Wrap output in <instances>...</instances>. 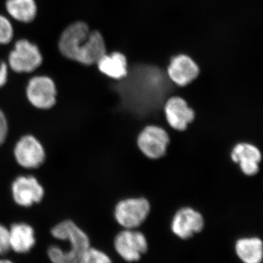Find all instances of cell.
Listing matches in <instances>:
<instances>
[{"mask_svg":"<svg viewBox=\"0 0 263 263\" xmlns=\"http://www.w3.org/2000/svg\"><path fill=\"white\" fill-rule=\"evenodd\" d=\"M151 212V205L144 197L123 199L114 207L115 220L124 229H137L146 220Z\"/></svg>","mask_w":263,"mask_h":263,"instance_id":"obj_5","label":"cell"},{"mask_svg":"<svg viewBox=\"0 0 263 263\" xmlns=\"http://www.w3.org/2000/svg\"><path fill=\"white\" fill-rule=\"evenodd\" d=\"M200 69L196 62L185 54L173 57L167 70L170 80L179 86L191 84L198 77Z\"/></svg>","mask_w":263,"mask_h":263,"instance_id":"obj_12","label":"cell"},{"mask_svg":"<svg viewBox=\"0 0 263 263\" xmlns=\"http://www.w3.org/2000/svg\"><path fill=\"white\" fill-rule=\"evenodd\" d=\"M77 263H114L108 254L98 249H86Z\"/></svg>","mask_w":263,"mask_h":263,"instance_id":"obj_19","label":"cell"},{"mask_svg":"<svg viewBox=\"0 0 263 263\" xmlns=\"http://www.w3.org/2000/svg\"><path fill=\"white\" fill-rule=\"evenodd\" d=\"M10 249L9 230L0 223V255L6 254Z\"/></svg>","mask_w":263,"mask_h":263,"instance_id":"obj_21","label":"cell"},{"mask_svg":"<svg viewBox=\"0 0 263 263\" xmlns=\"http://www.w3.org/2000/svg\"><path fill=\"white\" fill-rule=\"evenodd\" d=\"M262 241L257 236L240 238L235 241V252L243 263H262Z\"/></svg>","mask_w":263,"mask_h":263,"instance_id":"obj_17","label":"cell"},{"mask_svg":"<svg viewBox=\"0 0 263 263\" xmlns=\"http://www.w3.org/2000/svg\"><path fill=\"white\" fill-rule=\"evenodd\" d=\"M9 122L5 112L0 108V141L5 143L9 134Z\"/></svg>","mask_w":263,"mask_h":263,"instance_id":"obj_22","label":"cell"},{"mask_svg":"<svg viewBox=\"0 0 263 263\" xmlns=\"http://www.w3.org/2000/svg\"><path fill=\"white\" fill-rule=\"evenodd\" d=\"M205 227V219L200 212L193 208L183 207L176 212L171 229L180 239L188 240L200 233Z\"/></svg>","mask_w":263,"mask_h":263,"instance_id":"obj_10","label":"cell"},{"mask_svg":"<svg viewBox=\"0 0 263 263\" xmlns=\"http://www.w3.org/2000/svg\"><path fill=\"white\" fill-rule=\"evenodd\" d=\"M164 117L170 127L175 130H186L195 119V110L189 106L187 102L180 97H171L164 105Z\"/></svg>","mask_w":263,"mask_h":263,"instance_id":"obj_11","label":"cell"},{"mask_svg":"<svg viewBox=\"0 0 263 263\" xmlns=\"http://www.w3.org/2000/svg\"><path fill=\"white\" fill-rule=\"evenodd\" d=\"M5 10L10 18L22 24H30L37 18L36 0H6Z\"/></svg>","mask_w":263,"mask_h":263,"instance_id":"obj_18","label":"cell"},{"mask_svg":"<svg viewBox=\"0 0 263 263\" xmlns=\"http://www.w3.org/2000/svg\"><path fill=\"white\" fill-rule=\"evenodd\" d=\"M90 32L89 25L83 21H76L66 27L58 41V50L62 56L76 62V57Z\"/></svg>","mask_w":263,"mask_h":263,"instance_id":"obj_9","label":"cell"},{"mask_svg":"<svg viewBox=\"0 0 263 263\" xmlns=\"http://www.w3.org/2000/svg\"><path fill=\"white\" fill-rule=\"evenodd\" d=\"M51 234L57 240L68 243V248L53 245L48 249V256L53 263H77L83 253L90 247L87 234L70 219L62 221L52 228Z\"/></svg>","mask_w":263,"mask_h":263,"instance_id":"obj_1","label":"cell"},{"mask_svg":"<svg viewBox=\"0 0 263 263\" xmlns=\"http://www.w3.org/2000/svg\"><path fill=\"white\" fill-rule=\"evenodd\" d=\"M9 67L7 62L0 61V89L4 87L9 77Z\"/></svg>","mask_w":263,"mask_h":263,"instance_id":"obj_23","label":"cell"},{"mask_svg":"<svg viewBox=\"0 0 263 263\" xmlns=\"http://www.w3.org/2000/svg\"><path fill=\"white\" fill-rule=\"evenodd\" d=\"M9 230L10 248L16 253L29 252L36 243L35 232L30 224L26 222H16Z\"/></svg>","mask_w":263,"mask_h":263,"instance_id":"obj_15","label":"cell"},{"mask_svg":"<svg viewBox=\"0 0 263 263\" xmlns=\"http://www.w3.org/2000/svg\"><path fill=\"white\" fill-rule=\"evenodd\" d=\"M7 63L10 70L15 73H32L42 66L43 53L37 44L22 38L15 43Z\"/></svg>","mask_w":263,"mask_h":263,"instance_id":"obj_2","label":"cell"},{"mask_svg":"<svg viewBox=\"0 0 263 263\" xmlns=\"http://www.w3.org/2000/svg\"><path fill=\"white\" fill-rule=\"evenodd\" d=\"M170 141L165 129L151 124L143 128L137 137V146L146 158L156 160L165 155Z\"/></svg>","mask_w":263,"mask_h":263,"instance_id":"obj_8","label":"cell"},{"mask_svg":"<svg viewBox=\"0 0 263 263\" xmlns=\"http://www.w3.org/2000/svg\"><path fill=\"white\" fill-rule=\"evenodd\" d=\"M117 253L127 262H138L148 252L146 235L137 229H124L116 235L114 241Z\"/></svg>","mask_w":263,"mask_h":263,"instance_id":"obj_7","label":"cell"},{"mask_svg":"<svg viewBox=\"0 0 263 263\" xmlns=\"http://www.w3.org/2000/svg\"><path fill=\"white\" fill-rule=\"evenodd\" d=\"M10 193L15 205L30 208L43 201L46 190L36 176L23 174L19 175L12 181Z\"/></svg>","mask_w":263,"mask_h":263,"instance_id":"obj_6","label":"cell"},{"mask_svg":"<svg viewBox=\"0 0 263 263\" xmlns=\"http://www.w3.org/2000/svg\"><path fill=\"white\" fill-rule=\"evenodd\" d=\"M14 27L10 19L0 13V46H5L13 41Z\"/></svg>","mask_w":263,"mask_h":263,"instance_id":"obj_20","label":"cell"},{"mask_svg":"<svg viewBox=\"0 0 263 263\" xmlns=\"http://www.w3.org/2000/svg\"><path fill=\"white\" fill-rule=\"evenodd\" d=\"M230 159L235 164H239L240 170L245 176H255L259 172L262 154L252 143L240 142L233 147Z\"/></svg>","mask_w":263,"mask_h":263,"instance_id":"obj_13","label":"cell"},{"mask_svg":"<svg viewBox=\"0 0 263 263\" xmlns=\"http://www.w3.org/2000/svg\"><path fill=\"white\" fill-rule=\"evenodd\" d=\"M96 65L102 74L113 80H122L129 74L127 57L120 52L105 53Z\"/></svg>","mask_w":263,"mask_h":263,"instance_id":"obj_16","label":"cell"},{"mask_svg":"<svg viewBox=\"0 0 263 263\" xmlns=\"http://www.w3.org/2000/svg\"><path fill=\"white\" fill-rule=\"evenodd\" d=\"M106 53V44L103 34L98 30L91 31L75 62L84 66L96 65Z\"/></svg>","mask_w":263,"mask_h":263,"instance_id":"obj_14","label":"cell"},{"mask_svg":"<svg viewBox=\"0 0 263 263\" xmlns=\"http://www.w3.org/2000/svg\"><path fill=\"white\" fill-rule=\"evenodd\" d=\"M0 263H13L8 259H0Z\"/></svg>","mask_w":263,"mask_h":263,"instance_id":"obj_24","label":"cell"},{"mask_svg":"<svg viewBox=\"0 0 263 263\" xmlns=\"http://www.w3.org/2000/svg\"><path fill=\"white\" fill-rule=\"evenodd\" d=\"M2 145H3V143H2L1 141H0V146H1Z\"/></svg>","mask_w":263,"mask_h":263,"instance_id":"obj_25","label":"cell"},{"mask_svg":"<svg viewBox=\"0 0 263 263\" xmlns=\"http://www.w3.org/2000/svg\"><path fill=\"white\" fill-rule=\"evenodd\" d=\"M13 158L19 167L27 171L40 168L47 158L42 141L34 135L24 134L15 142Z\"/></svg>","mask_w":263,"mask_h":263,"instance_id":"obj_4","label":"cell"},{"mask_svg":"<svg viewBox=\"0 0 263 263\" xmlns=\"http://www.w3.org/2000/svg\"><path fill=\"white\" fill-rule=\"evenodd\" d=\"M26 98L33 108L49 110L54 108L58 100V89L55 81L47 75L32 76L25 89Z\"/></svg>","mask_w":263,"mask_h":263,"instance_id":"obj_3","label":"cell"}]
</instances>
